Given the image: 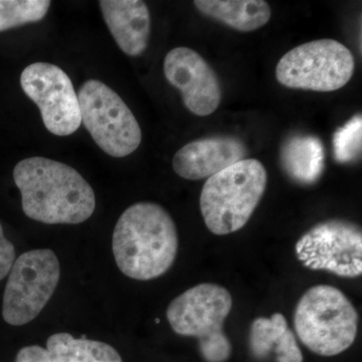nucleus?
Returning <instances> with one entry per match:
<instances>
[{"label": "nucleus", "mask_w": 362, "mask_h": 362, "mask_svg": "<svg viewBox=\"0 0 362 362\" xmlns=\"http://www.w3.org/2000/svg\"><path fill=\"white\" fill-rule=\"evenodd\" d=\"M232 307V295L225 287L204 283L171 301L166 316L175 333L199 339L204 361L226 362L232 354V344L223 324Z\"/></svg>", "instance_id": "obj_5"}, {"label": "nucleus", "mask_w": 362, "mask_h": 362, "mask_svg": "<svg viewBox=\"0 0 362 362\" xmlns=\"http://www.w3.org/2000/svg\"><path fill=\"white\" fill-rule=\"evenodd\" d=\"M245 143L233 136H211L187 143L173 159L176 175L188 180L209 178L246 158Z\"/></svg>", "instance_id": "obj_12"}, {"label": "nucleus", "mask_w": 362, "mask_h": 362, "mask_svg": "<svg viewBox=\"0 0 362 362\" xmlns=\"http://www.w3.org/2000/svg\"><path fill=\"white\" fill-rule=\"evenodd\" d=\"M164 76L181 93L183 103L194 115H211L220 106L221 87L214 69L199 52L178 47L166 54Z\"/></svg>", "instance_id": "obj_11"}, {"label": "nucleus", "mask_w": 362, "mask_h": 362, "mask_svg": "<svg viewBox=\"0 0 362 362\" xmlns=\"http://www.w3.org/2000/svg\"><path fill=\"white\" fill-rule=\"evenodd\" d=\"M49 6L47 0H0V32L42 21Z\"/></svg>", "instance_id": "obj_18"}, {"label": "nucleus", "mask_w": 362, "mask_h": 362, "mask_svg": "<svg viewBox=\"0 0 362 362\" xmlns=\"http://www.w3.org/2000/svg\"><path fill=\"white\" fill-rule=\"evenodd\" d=\"M294 328L302 343L320 356H335L354 344L358 313L344 293L316 285L304 293L294 312Z\"/></svg>", "instance_id": "obj_4"}, {"label": "nucleus", "mask_w": 362, "mask_h": 362, "mask_svg": "<svg viewBox=\"0 0 362 362\" xmlns=\"http://www.w3.org/2000/svg\"><path fill=\"white\" fill-rule=\"evenodd\" d=\"M356 69L349 47L332 39L298 45L279 61L278 82L290 89L333 92L351 80Z\"/></svg>", "instance_id": "obj_6"}, {"label": "nucleus", "mask_w": 362, "mask_h": 362, "mask_svg": "<svg viewBox=\"0 0 362 362\" xmlns=\"http://www.w3.org/2000/svg\"><path fill=\"white\" fill-rule=\"evenodd\" d=\"M112 249L117 266L127 277L138 281L161 277L177 256L175 221L154 202L132 204L117 221Z\"/></svg>", "instance_id": "obj_2"}, {"label": "nucleus", "mask_w": 362, "mask_h": 362, "mask_svg": "<svg viewBox=\"0 0 362 362\" xmlns=\"http://www.w3.org/2000/svg\"><path fill=\"white\" fill-rule=\"evenodd\" d=\"M16 261V249L13 243L4 237L0 225V280L6 277Z\"/></svg>", "instance_id": "obj_21"}, {"label": "nucleus", "mask_w": 362, "mask_h": 362, "mask_svg": "<svg viewBox=\"0 0 362 362\" xmlns=\"http://www.w3.org/2000/svg\"><path fill=\"white\" fill-rule=\"evenodd\" d=\"M21 85L39 107L42 122L52 134L69 136L80 128L78 95L63 69L44 62L33 63L21 73Z\"/></svg>", "instance_id": "obj_10"}, {"label": "nucleus", "mask_w": 362, "mask_h": 362, "mask_svg": "<svg viewBox=\"0 0 362 362\" xmlns=\"http://www.w3.org/2000/svg\"><path fill=\"white\" fill-rule=\"evenodd\" d=\"M16 362H123L111 345L95 340L75 338L69 333L49 337L47 349L39 345L23 347Z\"/></svg>", "instance_id": "obj_14"}, {"label": "nucleus", "mask_w": 362, "mask_h": 362, "mask_svg": "<svg viewBox=\"0 0 362 362\" xmlns=\"http://www.w3.org/2000/svg\"><path fill=\"white\" fill-rule=\"evenodd\" d=\"M274 350L277 354V362H303V354L289 328L283 333Z\"/></svg>", "instance_id": "obj_20"}, {"label": "nucleus", "mask_w": 362, "mask_h": 362, "mask_svg": "<svg viewBox=\"0 0 362 362\" xmlns=\"http://www.w3.org/2000/svg\"><path fill=\"white\" fill-rule=\"evenodd\" d=\"M81 117L86 129L105 153L130 156L141 144L137 119L122 98L101 81L89 80L78 94Z\"/></svg>", "instance_id": "obj_7"}, {"label": "nucleus", "mask_w": 362, "mask_h": 362, "mask_svg": "<svg viewBox=\"0 0 362 362\" xmlns=\"http://www.w3.org/2000/svg\"><path fill=\"white\" fill-rule=\"evenodd\" d=\"M287 329V321L281 313L273 314L271 318L259 317L252 321L249 337L252 356L258 359L266 358Z\"/></svg>", "instance_id": "obj_17"}, {"label": "nucleus", "mask_w": 362, "mask_h": 362, "mask_svg": "<svg viewBox=\"0 0 362 362\" xmlns=\"http://www.w3.org/2000/svg\"><path fill=\"white\" fill-rule=\"evenodd\" d=\"M59 276V259L52 250H33L21 255L11 267L4 290V321L21 326L37 318L56 291Z\"/></svg>", "instance_id": "obj_8"}, {"label": "nucleus", "mask_w": 362, "mask_h": 362, "mask_svg": "<svg viewBox=\"0 0 362 362\" xmlns=\"http://www.w3.org/2000/svg\"><path fill=\"white\" fill-rule=\"evenodd\" d=\"M13 180L23 213L47 225H77L92 216L96 197L76 169L62 162L30 157L16 164Z\"/></svg>", "instance_id": "obj_1"}, {"label": "nucleus", "mask_w": 362, "mask_h": 362, "mask_svg": "<svg viewBox=\"0 0 362 362\" xmlns=\"http://www.w3.org/2000/svg\"><path fill=\"white\" fill-rule=\"evenodd\" d=\"M324 161L323 144L315 136H293L281 150V162L285 173L301 185H312L320 178L325 166Z\"/></svg>", "instance_id": "obj_16"}, {"label": "nucleus", "mask_w": 362, "mask_h": 362, "mask_svg": "<svg viewBox=\"0 0 362 362\" xmlns=\"http://www.w3.org/2000/svg\"><path fill=\"white\" fill-rule=\"evenodd\" d=\"M295 252L306 268L326 271L343 278L361 277V226L345 220L317 223L298 240Z\"/></svg>", "instance_id": "obj_9"}, {"label": "nucleus", "mask_w": 362, "mask_h": 362, "mask_svg": "<svg viewBox=\"0 0 362 362\" xmlns=\"http://www.w3.org/2000/svg\"><path fill=\"white\" fill-rule=\"evenodd\" d=\"M199 13L243 33L254 32L270 21V4L264 0H195Z\"/></svg>", "instance_id": "obj_15"}, {"label": "nucleus", "mask_w": 362, "mask_h": 362, "mask_svg": "<svg viewBox=\"0 0 362 362\" xmlns=\"http://www.w3.org/2000/svg\"><path fill=\"white\" fill-rule=\"evenodd\" d=\"M100 8L113 39L124 54L141 56L148 47L151 18L140 0H101Z\"/></svg>", "instance_id": "obj_13"}, {"label": "nucleus", "mask_w": 362, "mask_h": 362, "mask_svg": "<svg viewBox=\"0 0 362 362\" xmlns=\"http://www.w3.org/2000/svg\"><path fill=\"white\" fill-rule=\"evenodd\" d=\"M362 118L354 116L333 135V152L340 163L356 160L361 154Z\"/></svg>", "instance_id": "obj_19"}, {"label": "nucleus", "mask_w": 362, "mask_h": 362, "mask_svg": "<svg viewBox=\"0 0 362 362\" xmlns=\"http://www.w3.org/2000/svg\"><path fill=\"white\" fill-rule=\"evenodd\" d=\"M268 173L257 159L245 158L207 178L199 206L214 235L238 232L247 225L265 194Z\"/></svg>", "instance_id": "obj_3"}]
</instances>
